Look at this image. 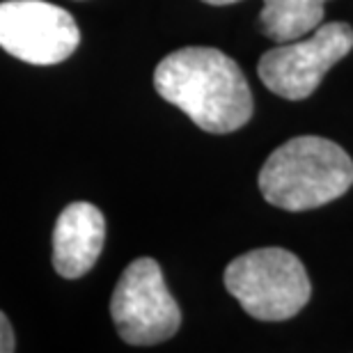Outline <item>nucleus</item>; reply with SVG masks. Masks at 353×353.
Wrapping results in <instances>:
<instances>
[{
    "label": "nucleus",
    "instance_id": "nucleus-1",
    "mask_svg": "<svg viewBox=\"0 0 353 353\" xmlns=\"http://www.w3.org/2000/svg\"><path fill=\"white\" fill-rule=\"evenodd\" d=\"M154 88L209 133H232L252 117V92L230 55L209 46H186L159 62Z\"/></svg>",
    "mask_w": 353,
    "mask_h": 353
},
{
    "label": "nucleus",
    "instance_id": "nucleus-2",
    "mask_svg": "<svg viewBox=\"0 0 353 353\" xmlns=\"http://www.w3.org/2000/svg\"><path fill=\"white\" fill-rule=\"evenodd\" d=\"M257 183L264 200L282 211L319 209L353 186V161L333 140L299 136L266 159Z\"/></svg>",
    "mask_w": 353,
    "mask_h": 353
},
{
    "label": "nucleus",
    "instance_id": "nucleus-3",
    "mask_svg": "<svg viewBox=\"0 0 353 353\" xmlns=\"http://www.w3.org/2000/svg\"><path fill=\"white\" fill-rule=\"evenodd\" d=\"M225 287L259 321H287L307 305L312 285L305 266L285 248H257L232 259Z\"/></svg>",
    "mask_w": 353,
    "mask_h": 353
},
{
    "label": "nucleus",
    "instance_id": "nucleus-4",
    "mask_svg": "<svg viewBox=\"0 0 353 353\" xmlns=\"http://www.w3.org/2000/svg\"><path fill=\"white\" fill-rule=\"evenodd\" d=\"M353 48V28L342 21L321 23L301 39L282 41L257 62L262 83L287 101H303Z\"/></svg>",
    "mask_w": 353,
    "mask_h": 353
},
{
    "label": "nucleus",
    "instance_id": "nucleus-5",
    "mask_svg": "<svg viewBox=\"0 0 353 353\" xmlns=\"http://www.w3.org/2000/svg\"><path fill=\"white\" fill-rule=\"evenodd\" d=\"M110 316L119 337L133 347L161 344L179 330L181 310L157 259L140 257L124 268L110 299Z\"/></svg>",
    "mask_w": 353,
    "mask_h": 353
},
{
    "label": "nucleus",
    "instance_id": "nucleus-6",
    "mask_svg": "<svg viewBox=\"0 0 353 353\" xmlns=\"http://www.w3.org/2000/svg\"><path fill=\"white\" fill-rule=\"evenodd\" d=\"M81 44L74 17L44 0L0 3V48L28 65H60Z\"/></svg>",
    "mask_w": 353,
    "mask_h": 353
},
{
    "label": "nucleus",
    "instance_id": "nucleus-7",
    "mask_svg": "<svg viewBox=\"0 0 353 353\" xmlns=\"http://www.w3.org/2000/svg\"><path fill=\"white\" fill-rule=\"evenodd\" d=\"M105 241L103 214L90 202H72L53 230V266L62 278H81L97 264Z\"/></svg>",
    "mask_w": 353,
    "mask_h": 353
},
{
    "label": "nucleus",
    "instance_id": "nucleus-8",
    "mask_svg": "<svg viewBox=\"0 0 353 353\" xmlns=\"http://www.w3.org/2000/svg\"><path fill=\"white\" fill-rule=\"evenodd\" d=\"M326 0H264L259 12L262 32L275 44L301 39L323 23Z\"/></svg>",
    "mask_w": 353,
    "mask_h": 353
},
{
    "label": "nucleus",
    "instance_id": "nucleus-9",
    "mask_svg": "<svg viewBox=\"0 0 353 353\" xmlns=\"http://www.w3.org/2000/svg\"><path fill=\"white\" fill-rule=\"evenodd\" d=\"M17 347V340H14V330L10 319L0 312V353H10Z\"/></svg>",
    "mask_w": 353,
    "mask_h": 353
},
{
    "label": "nucleus",
    "instance_id": "nucleus-10",
    "mask_svg": "<svg viewBox=\"0 0 353 353\" xmlns=\"http://www.w3.org/2000/svg\"><path fill=\"white\" fill-rule=\"evenodd\" d=\"M202 3H209V5L221 7V5H232V3H239V0H202Z\"/></svg>",
    "mask_w": 353,
    "mask_h": 353
}]
</instances>
